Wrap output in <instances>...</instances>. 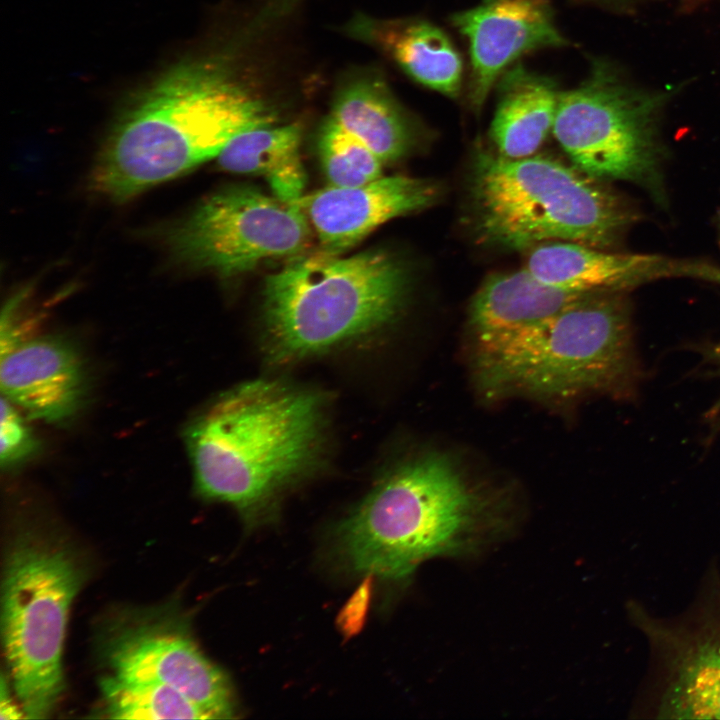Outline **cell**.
Here are the masks:
<instances>
[{
  "instance_id": "obj_23",
  "label": "cell",
  "mask_w": 720,
  "mask_h": 720,
  "mask_svg": "<svg viewBox=\"0 0 720 720\" xmlns=\"http://www.w3.org/2000/svg\"><path fill=\"white\" fill-rule=\"evenodd\" d=\"M38 449V441L26 424L19 409L1 398L0 460L2 467L12 468L30 458Z\"/></svg>"
},
{
  "instance_id": "obj_9",
  "label": "cell",
  "mask_w": 720,
  "mask_h": 720,
  "mask_svg": "<svg viewBox=\"0 0 720 720\" xmlns=\"http://www.w3.org/2000/svg\"><path fill=\"white\" fill-rule=\"evenodd\" d=\"M630 625L647 644V670L632 717L720 719V566L707 565L682 612L657 616L640 601L625 604Z\"/></svg>"
},
{
  "instance_id": "obj_8",
  "label": "cell",
  "mask_w": 720,
  "mask_h": 720,
  "mask_svg": "<svg viewBox=\"0 0 720 720\" xmlns=\"http://www.w3.org/2000/svg\"><path fill=\"white\" fill-rule=\"evenodd\" d=\"M669 96L641 88L616 66L597 61L582 84L559 93L552 133L586 174L638 184L662 200L659 120Z\"/></svg>"
},
{
  "instance_id": "obj_22",
  "label": "cell",
  "mask_w": 720,
  "mask_h": 720,
  "mask_svg": "<svg viewBox=\"0 0 720 720\" xmlns=\"http://www.w3.org/2000/svg\"><path fill=\"white\" fill-rule=\"evenodd\" d=\"M317 147L329 186H359L383 176V161L330 116L320 127Z\"/></svg>"
},
{
  "instance_id": "obj_4",
  "label": "cell",
  "mask_w": 720,
  "mask_h": 720,
  "mask_svg": "<svg viewBox=\"0 0 720 720\" xmlns=\"http://www.w3.org/2000/svg\"><path fill=\"white\" fill-rule=\"evenodd\" d=\"M625 292L586 293L533 327L475 348L481 387L547 399L604 394L634 401L645 373Z\"/></svg>"
},
{
  "instance_id": "obj_1",
  "label": "cell",
  "mask_w": 720,
  "mask_h": 720,
  "mask_svg": "<svg viewBox=\"0 0 720 720\" xmlns=\"http://www.w3.org/2000/svg\"><path fill=\"white\" fill-rule=\"evenodd\" d=\"M273 109L223 58L180 64L120 119L98 153L92 190L124 202L216 158L238 133L275 124Z\"/></svg>"
},
{
  "instance_id": "obj_24",
  "label": "cell",
  "mask_w": 720,
  "mask_h": 720,
  "mask_svg": "<svg viewBox=\"0 0 720 720\" xmlns=\"http://www.w3.org/2000/svg\"><path fill=\"white\" fill-rule=\"evenodd\" d=\"M692 352L699 357L698 368L703 375L720 379V341H702L693 344ZM704 421L707 426L705 441L711 444L720 435V396L706 411Z\"/></svg>"
},
{
  "instance_id": "obj_10",
  "label": "cell",
  "mask_w": 720,
  "mask_h": 720,
  "mask_svg": "<svg viewBox=\"0 0 720 720\" xmlns=\"http://www.w3.org/2000/svg\"><path fill=\"white\" fill-rule=\"evenodd\" d=\"M168 244L182 262L233 277L263 262L302 254L309 221L297 202L235 185L211 194L169 232Z\"/></svg>"
},
{
  "instance_id": "obj_2",
  "label": "cell",
  "mask_w": 720,
  "mask_h": 720,
  "mask_svg": "<svg viewBox=\"0 0 720 720\" xmlns=\"http://www.w3.org/2000/svg\"><path fill=\"white\" fill-rule=\"evenodd\" d=\"M324 416L319 393L281 381L254 380L225 392L185 430L197 492L255 525L318 464Z\"/></svg>"
},
{
  "instance_id": "obj_15",
  "label": "cell",
  "mask_w": 720,
  "mask_h": 720,
  "mask_svg": "<svg viewBox=\"0 0 720 720\" xmlns=\"http://www.w3.org/2000/svg\"><path fill=\"white\" fill-rule=\"evenodd\" d=\"M438 185L404 175L381 176L353 187L328 186L297 202L312 224L322 251L343 254L378 226L432 206Z\"/></svg>"
},
{
  "instance_id": "obj_14",
  "label": "cell",
  "mask_w": 720,
  "mask_h": 720,
  "mask_svg": "<svg viewBox=\"0 0 720 720\" xmlns=\"http://www.w3.org/2000/svg\"><path fill=\"white\" fill-rule=\"evenodd\" d=\"M523 267L548 285L574 292L626 291L675 277L720 285V268L701 260L618 253L573 242L537 245L529 249Z\"/></svg>"
},
{
  "instance_id": "obj_27",
  "label": "cell",
  "mask_w": 720,
  "mask_h": 720,
  "mask_svg": "<svg viewBox=\"0 0 720 720\" xmlns=\"http://www.w3.org/2000/svg\"><path fill=\"white\" fill-rule=\"evenodd\" d=\"M614 1H619V2H631L632 1L633 2L635 0H614Z\"/></svg>"
},
{
  "instance_id": "obj_12",
  "label": "cell",
  "mask_w": 720,
  "mask_h": 720,
  "mask_svg": "<svg viewBox=\"0 0 720 720\" xmlns=\"http://www.w3.org/2000/svg\"><path fill=\"white\" fill-rule=\"evenodd\" d=\"M1 328L2 396L33 419L61 423L72 417L86 389L78 353L59 338L27 336L9 317Z\"/></svg>"
},
{
  "instance_id": "obj_20",
  "label": "cell",
  "mask_w": 720,
  "mask_h": 720,
  "mask_svg": "<svg viewBox=\"0 0 720 720\" xmlns=\"http://www.w3.org/2000/svg\"><path fill=\"white\" fill-rule=\"evenodd\" d=\"M302 126L262 125L235 135L216 157L221 169L263 177L274 196L294 202L304 195L306 173L300 157Z\"/></svg>"
},
{
  "instance_id": "obj_7",
  "label": "cell",
  "mask_w": 720,
  "mask_h": 720,
  "mask_svg": "<svg viewBox=\"0 0 720 720\" xmlns=\"http://www.w3.org/2000/svg\"><path fill=\"white\" fill-rule=\"evenodd\" d=\"M1 632L9 675L26 718H46L65 684L62 650L84 573L63 545L20 535L4 561Z\"/></svg>"
},
{
  "instance_id": "obj_19",
  "label": "cell",
  "mask_w": 720,
  "mask_h": 720,
  "mask_svg": "<svg viewBox=\"0 0 720 720\" xmlns=\"http://www.w3.org/2000/svg\"><path fill=\"white\" fill-rule=\"evenodd\" d=\"M329 116L384 164L405 157L415 144V131L406 113L377 76L362 75L345 82Z\"/></svg>"
},
{
  "instance_id": "obj_13",
  "label": "cell",
  "mask_w": 720,
  "mask_h": 720,
  "mask_svg": "<svg viewBox=\"0 0 720 720\" xmlns=\"http://www.w3.org/2000/svg\"><path fill=\"white\" fill-rule=\"evenodd\" d=\"M451 20L469 44V96L476 111L484 105L497 78L517 58L566 44L550 0H481Z\"/></svg>"
},
{
  "instance_id": "obj_18",
  "label": "cell",
  "mask_w": 720,
  "mask_h": 720,
  "mask_svg": "<svg viewBox=\"0 0 720 720\" xmlns=\"http://www.w3.org/2000/svg\"><path fill=\"white\" fill-rule=\"evenodd\" d=\"M559 92L552 80L522 66L505 74L490 127L495 151L520 159L536 154L552 132Z\"/></svg>"
},
{
  "instance_id": "obj_26",
  "label": "cell",
  "mask_w": 720,
  "mask_h": 720,
  "mask_svg": "<svg viewBox=\"0 0 720 720\" xmlns=\"http://www.w3.org/2000/svg\"><path fill=\"white\" fill-rule=\"evenodd\" d=\"M704 1H706V0H683V2H684L686 5H693V6H695V5L699 4V3H702V2H704Z\"/></svg>"
},
{
  "instance_id": "obj_5",
  "label": "cell",
  "mask_w": 720,
  "mask_h": 720,
  "mask_svg": "<svg viewBox=\"0 0 720 720\" xmlns=\"http://www.w3.org/2000/svg\"><path fill=\"white\" fill-rule=\"evenodd\" d=\"M467 189L477 240L508 250L557 241L609 250L638 218L602 180L545 155L510 159L480 148Z\"/></svg>"
},
{
  "instance_id": "obj_6",
  "label": "cell",
  "mask_w": 720,
  "mask_h": 720,
  "mask_svg": "<svg viewBox=\"0 0 720 720\" xmlns=\"http://www.w3.org/2000/svg\"><path fill=\"white\" fill-rule=\"evenodd\" d=\"M410 284L406 264L384 250L288 259L263 287L269 359L301 360L388 325L404 308Z\"/></svg>"
},
{
  "instance_id": "obj_11",
  "label": "cell",
  "mask_w": 720,
  "mask_h": 720,
  "mask_svg": "<svg viewBox=\"0 0 720 720\" xmlns=\"http://www.w3.org/2000/svg\"><path fill=\"white\" fill-rule=\"evenodd\" d=\"M98 642L113 675L173 688L213 719L235 717L230 681L202 653L183 617L163 609L127 611L105 624Z\"/></svg>"
},
{
  "instance_id": "obj_25",
  "label": "cell",
  "mask_w": 720,
  "mask_h": 720,
  "mask_svg": "<svg viewBox=\"0 0 720 720\" xmlns=\"http://www.w3.org/2000/svg\"><path fill=\"white\" fill-rule=\"evenodd\" d=\"M1 700H0V719H21L23 717H26L25 712L22 708V706L18 705L10 694L9 684L2 675L1 678Z\"/></svg>"
},
{
  "instance_id": "obj_16",
  "label": "cell",
  "mask_w": 720,
  "mask_h": 720,
  "mask_svg": "<svg viewBox=\"0 0 720 720\" xmlns=\"http://www.w3.org/2000/svg\"><path fill=\"white\" fill-rule=\"evenodd\" d=\"M589 292L548 285L525 267L493 273L474 293L468 326L475 348L486 347L556 315Z\"/></svg>"
},
{
  "instance_id": "obj_21",
  "label": "cell",
  "mask_w": 720,
  "mask_h": 720,
  "mask_svg": "<svg viewBox=\"0 0 720 720\" xmlns=\"http://www.w3.org/2000/svg\"><path fill=\"white\" fill-rule=\"evenodd\" d=\"M103 712L114 719H213L181 692L152 682L105 676L100 681Z\"/></svg>"
},
{
  "instance_id": "obj_17",
  "label": "cell",
  "mask_w": 720,
  "mask_h": 720,
  "mask_svg": "<svg viewBox=\"0 0 720 720\" xmlns=\"http://www.w3.org/2000/svg\"><path fill=\"white\" fill-rule=\"evenodd\" d=\"M349 36L381 50L413 80L449 97L459 95L462 60L447 34L422 19H378L356 14Z\"/></svg>"
},
{
  "instance_id": "obj_3",
  "label": "cell",
  "mask_w": 720,
  "mask_h": 720,
  "mask_svg": "<svg viewBox=\"0 0 720 720\" xmlns=\"http://www.w3.org/2000/svg\"><path fill=\"white\" fill-rule=\"evenodd\" d=\"M503 503L474 485L447 455L396 467L336 528L340 560L353 572L408 577L438 556L473 552L506 528Z\"/></svg>"
}]
</instances>
